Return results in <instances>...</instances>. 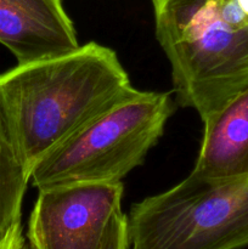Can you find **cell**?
<instances>
[{"mask_svg": "<svg viewBox=\"0 0 248 249\" xmlns=\"http://www.w3.org/2000/svg\"><path fill=\"white\" fill-rule=\"evenodd\" d=\"M116 51L96 41L0 74V114L31 174L60 143L131 95Z\"/></svg>", "mask_w": 248, "mask_h": 249, "instance_id": "6da1fadb", "label": "cell"}, {"mask_svg": "<svg viewBox=\"0 0 248 249\" xmlns=\"http://www.w3.org/2000/svg\"><path fill=\"white\" fill-rule=\"evenodd\" d=\"M128 218L122 211L116 213L109 221L102 240L101 249H128Z\"/></svg>", "mask_w": 248, "mask_h": 249, "instance_id": "9c48e42d", "label": "cell"}, {"mask_svg": "<svg viewBox=\"0 0 248 249\" xmlns=\"http://www.w3.org/2000/svg\"><path fill=\"white\" fill-rule=\"evenodd\" d=\"M177 102L202 122L248 89V0H152Z\"/></svg>", "mask_w": 248, "mask_h": 249, "instance_id": "7a4b0ae2", "label": "cell"}, {"mask_svg": "<svg viewBox=\"0 0 248 249\" xmlns=\"http://www.w3.org/2000/svg\"><path fill=\"white\" fill-rule=\"evenodd\" d=\"M23 241V229H22V224L18 223L11 231H10V233L7 235V237L5 238L4 243H2L0 249H18Z\"/></svg>", "mask_w": 248, "mask_h": 249, "instance_id": "30bf717a", "label": "cell"}, {"mask_svg": "<svg viewBox=\"0 0 248 249\" xmlns=\"http://www.w3.org/2000/svg\"><path fill=\"white\" fill-rule=\"evenodd\" d=\"M203 124L198 157L190 174L211 181L248 177V89Z\"/></svg>", "mask_w": 248, "mask_h": 249, "instance_id": "52a82bcc", "label": "cell"}, {"mask_svg": "<svg viewBox=\"0 0 248 249\" xmlns=\"http://www.w3.org/2000/svg\"><path fill=\"white\" fill-rule=\"evenodd\" d=\"M175 111L169 92L141 91L105 112L46 153L32 169L40 190L75 184H116L141 165Z\"/></svg>", "mask_w": 248, "mask_h": 249, "instance_id": "3957f363", "label": "cell"}, {"mask_svg": "<svg viewBox=\"0 0 248 249\" xmlns=\"http://www.w3.org/2000/svg\"><path fill=\"white\" fill-rule=\"evenodd\" d=\"M31 174L19 158L0 114V247L21 223L22 202Z\"/></svg>", "mask_w": 248, "mask_h": 249, "instance_id": "ba28073f", "label": "cell"}, {"mask_svg": "<svg viewBox=\"0 0 248 249\" xmlns=\"http://www.w3.org/2000/svg\"><path fill=\"white\" fill-rule=\"evenodd\" d=\"M0 44L14 53L18 65L79 48L62 0H0Z\"/></svg>", "mask_w": 248, "mask_h": 249, "instance_id": "8992f818", "label": "cell"}, {"mask_svg": "<svg viewBox=\"0 0 248 249\" xmlns=\"http://www.w3.org/2000/svg\"><path fill=\"white\" fill-rule=\"evenodd\" d=\"M123 191L122 182L40 190L26 240L34 249H101L109 221L122 211Z\"/></svg>", "mask_w": 248, "mask_h": 249, "instance_id": "5b68a950", "label": "cell"}, {"mask_svg": "<svg viewBox=\"0 0 248 249\" xmlns=\"http://www.w3.org/2000/svg\"><path fill=\"white\" fill-rule=\"evenodd\" d=\"M131 249H241L248 246V177L211 181L190 174L133 204Z\"/></svg>", "mask_w": 248, "mask_h": 249, "instance_id": "277c9868", "label": "cell"}, {"mask_svg": "<svg viewBox=\"0 0 248 249\" xmlns=\"http://www.w3.org/2000/svg\"><path fill=\"white\" fill-rule=\"evenodd\" d=\"M18 249H34V248L32 247L31 243H29L28 241L26 240V237H24V241H23V242H22V245L19 246Z\"/></svg>", "mask_w": 248, "mask_h": 249, "instance_id": "8fae6325", "label": "cell"}]
</instances>
